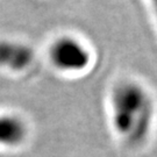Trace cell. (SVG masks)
<instances>
[{
	"mask_svg": "<svg viewBox=\"0 0 157 157\" xmlns=\"http://www.w3.org/2000/svg\"><path fill=\"white\" fill-rule=\"evenodd\" d=\"M154 6H155V12H156L157 14V2H154Z\"/></svg>",
	"mask_w": 157,
	"mask_h": 157,
	"instance_id": "5b68a950",
	"label": "cell"
},
{
	"mask_svg": "<svg viewBox=\"0 0 157 157\" xmlns=\"http://www.w3.org/2000/svg\"><path fill=\"white\" fill-rule=\"evenodd\" d=\"M112 106L113 120L120 134L132 140L144 136L151 118V102L139 86H120L113 93Z\"/></svg>",
	"mask_w": 157,
	"mask_h": 157,
	"instance_id": "6da1fadb",
	"label": "cell"
},
{
	"mask_svg": "<svg viewBox=\"0 0 157 157\" xmlns=\"http://www.w3.org/2000/svg\"><path fill=\"white\" fill-rule=\"evenodd\" d=\"M33 49L26 44L13 41H0V67L20 72L32 64Z\"/></svg>",
	"mask_w": 157,
	"mask_h": 157,
	"instance_id": "3957f363",
	"label": "cell"
},
{
	"mask_svg": "<svg viewBox=\"0 0 157 157\" xmlns=\"http://www.w3.org/2000/svg\"><path fill=\"white\" fill-rule=\"evenodd\" d=\"M28 135V128L22 119L12 114L0 115V146H21Z\"/></svg>",
	"mask_w": 157,
	"mask_h": 157,
	"instance_id": "277c9868",
	"label": "cell"
},
{
	"mask_svg": "<svg viewBox=\"0 0 157 157\" xmlns=\"http://www.w3.org/2000/svg\"><path fill=\"white\" fill-rule=\"evenodd\" d=\"M49 58L57 69L72 72L87 67L90 55L78 41L72 37H61L50 47Z\"/></svg>",
	"mask_w": 157,
	"mask_h": 157,
	"instance_id": "7a4b0ae2",
	"label": "cell"
}]
</instances>
